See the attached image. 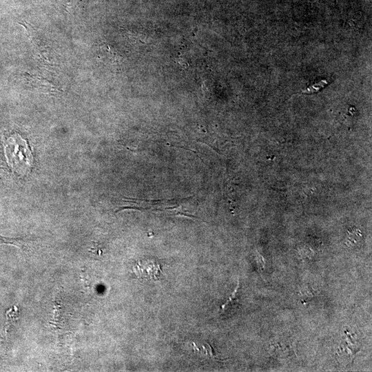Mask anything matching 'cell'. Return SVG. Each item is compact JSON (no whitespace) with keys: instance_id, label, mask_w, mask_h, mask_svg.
Segmentation results:
<instances>
[{"instance_id":"obj_2","label":"cell","mask_w":372,"mask_h":372,"mask_svg":"<svg viewBox=\"0 0 372 372\" xmlns=\"http://www.w3.org/2000/svg\"><path fill=\"white\" fill-rule=\"evenodd\" d=\"M99 54L101 61L103 62L109 68L112 69L119 68L121 62L120 56L112 50L111 46L108 45H101L99 50Z\"/></svg>"},{"instance_id":"obj_3","label":"cell","mask_w":372,"mask_h":372,"mask_svg":"<svg viewBox=\"0 0 372 372\" xmlns=\"http://www.w3.org/2000/svg\"><path fill=\"white\" fill-rule=\"evenodd\" d=\"M14 245L24 251L28 249L25 241L21 238H10L0 235V245Z\"/></svg>"},{"instance_id":"obj_5","label":"cell","mask_w":372,"mask_h":372,"mask_svg":"<svg viewBox=\"0 0 372 372\" xmlns=\"http://www.w3.org/2000/svg\"><path fill=\"white\" fill-rule=\"evenodd\" d=\"M325 84H327V81L325 80H322L320 82H318L316 83L315 85L310 86L307 90L302 91V92L307 93V94H311V93L317 92L318 90L323 87Z\"/></svg>"},{"instance_id":"obj_4","label":"cell","mask_w":372,"mask_h":372,"mask_svg":"<svg viewBox=\"0 0 372 372\" xmlns=\"http://www.w3.org/2000/svg\"><path fill=\"white\" fill-rule=\"evenodd\" d=\"M317 293L318 291L309 285L304 286L300 291V294L301 295L302 298L304 301L309 300L310 299L313 298Z\"/></svg>"},{"instance_id":"obj_1","label":"cell","mask_w":372,"mask_h":372,"mask_svg":"<svg viewBox=\"0 0 372 372\" xmlns=\"http://www.w3.org/2000/svg\"><path fill=\"white\" fill-rule=\"evenodd\" d=\"M8 164L18 173H25L32 163L30 149L25 140L17 134L6 137L3 141Z\"/></svg>"}]
</instances>
